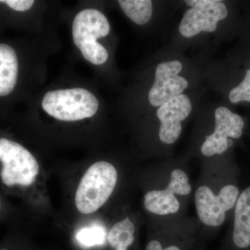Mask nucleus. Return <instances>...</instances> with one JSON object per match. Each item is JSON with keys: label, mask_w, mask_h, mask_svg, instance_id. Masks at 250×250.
I'll return each mask as SVG.
<instances>
[{"label": "nucleus", "mask_w": 250, "mask_h": 250, "mask_svg": "<svg viewBox=\"0 0 250 250\" xmlns=\"http://www.w3.org/2000/svg\"><path fill=\"white\" fill-rule=\"evenodd\" d=\"M39 165L21 143L0 137V187L12 194H22L35 183Z\"/></svg>", "instance_id": "f257e3e1"}, {"label": "nucleus", "mask_w": 250, "mask_h": 250, "mask_svg": "<svg viewBox=\"0 0 250 250\" xmlns=\"http://www.w3.org/2000/svg\"><path fill=\"white\" fill-rule=\"evenodd\" d=\"M118 172L107 161L92 164L83 174L75 194V206L82 214L100 209L108 200L116 187Z\"/></svg>", "instance_id": "f03ea898"}, {"label": "nucleus", "mask_w": 250, "mask_h": 250, "mask_svg": "<svg viewBox=\"0 0 250 250\" xmlns=\"http://www.w3.org/2000/svg\"><path fill=\"white\" fill-rule=\"evenodd\" d=\"M109 32L107 18L98 9L82 10L72 23L74 43L84 59L94 65H102L107 61V50L97 40L107 36Z\"/></svg>", "instance_id": "7ed1b4c3"}, {"label": "nucleus", "mask_w": 250, "mask_h": 250, "mask_svg": "<svg viewBox=\"0 0 250 250\" xmlns=\"http://www.w3.org/2000/svg\"><path fill=\"white\" fill-rule=\"evenodd\" d=\"M41 104L49 116L64 122L91 118L99 108L96 97L82 88L50 90L44 95Z\"/></svg>", "instance_id": "20e7f679"}, {"label": "nucleus", "mask_w": 250, "mask_h": 250, "mask_svg": "<svg viewBox=\"0 0 250 250\" xmlns=\"http://www.w3.org/2000/svg\"><path fill=\"white\" fill-rule=\"evenodd\" d=\"M239 189L233 184H228L215 195L211 189L200 187L195 195V207L200 221L206 225L218 227L223 225L226 213L236 205Z\"/></svg>", "instance_id": "39448f33"}, {"label": "nucleus", "mask_w": 250, "mask_h": 250, "mask_svg": "<svg viewBox=\"0 0 250 250\" xmlns=\"http://www.w3.org/2000/svg\"><path fill=\"white\" fill-rule=\"evenodd\" d=\"M191 6L184 14L179 30L186 38H192L201 31L213 32L218 22L228 15L227 6L217 0H188L185 1Z\"/></svg>", "instance_id": "423d86ee"}, {"label": "nucleus", "mask_w": 250, "mask_h": 250, "mask_svg": "<svg viewBox=\"0 0 250 250\" xmlns=\"http://www.w3.org/2000/svg\"><path fill=\"white\" fill-rule=\"evenodd\" d=\"M188 177L180 169H175L171 174L168 185L164 190H151L145 195L144 205L146 209L157 215L177 213L179 208L178 200L174 194L187 195L192 190Z\"/></svg>", "instance_id": "0eeeda50"}, {"label": "nucleus", "mask_w": 250, "mask_h": 250, "mask_svg": "<svg viewBox=\"0 0 250 250\" xmlns=\"http://www.w3.org/2000/svg\"><path fill=\"white\" fill-rule=\"evenodd\" d=\"M214 132L207 136L201 151L206 156L222 154L228 149V138L238 139L243 135L245 123L241 116L226 107H219L215 112Z\"/></svg>", "instance_id": "6e6552de"}, {"label": "nucleus", "mask_w": 250, "mask_h": 250, "mask_svg": "<svg viewBox=\"0 0 250 250\" xmlns=\"http://www.w3.org/2000/svg\"><path fill=\"white\" fill-rule=\"evenodd\" d=\"M182 64L179 61L161 62L156 67L155 80L149 92V102L154 106H161L180 95L187 88V80L179 76Z\"/></svg>", "instance_id": "1a4fd4ad"}, {"label": "nucleus", "mask_w": 250, "mask_h": 250, "mask_svg": "<svg viewBox=\"0 0 250 250\" xmlns=\"http://www.w3.org/2000/svg\"><path fill=\"white\" fill-rule=\"evenodd\" d=\"M191 102L187 95L180 94L158 108L156 114L161 122L159 138L166 144H172L182 133L181 122L190 114Z\"/></svg>", "instance_id": "9d476101"}, {"label": "nucleus", "mask_w": 250, "mask_h": 250, "mask_svg": "<svg viewBox=\"0 0 250 250\" xmlns=\"http://www.w3.org/2000/svg\"><path fill=\"white\" fill-rule=\"evenodd\" d=\"M231 242L233 250H250V187L240 194L235 205Z\"/></svg>", "instance_id": "9b49d317"}, {"label": "nucleus", "mask_w": 250, "mask_h": 250, "mask_svg": "<svg viewBox=\"0 0 250 250\" xmlns=\"http://www.w3.org/2000/svg\"><path fill=\"white\" fill-rule=\"evenodd\" d=\"M18 61L11 46L0 43V97L12 93L17 83Z\"/></svg>", "instance_id": "f8f14e48"}, {"label": "nucleus", "mask_w": 250, "mask_h": 250, "mask_svg": "<svg viewBox=\"0 0 250 250\" xmlns=\"http://www.w3.org/2000/svg\"><path fill=\"white\" fill-rule=\"evenodd\" d=\"M134 224L126 218L115 224L107 235L110 246L115 250H127L134 243Z\"/></svg>", "instance_id": "ddd939ff"}, {"label": "nucleus", "mask_w": 250, "mask_h": 250, "mask_svg": "<svg viewBox=\"0 0 250 250\" xmlns=\"http://www.w3.org/2000/svg\"><path fill=\"white\" fill-rule=\"evenodd\" d=\"M125 15L139 25L147 24L152 16L150 0H119L118 1Z\"/></svg>", "instance_id": "4468645a"}, {"label": "nucleus", "mask_w": 250, "mask_h": 250, "mask_svg": "<svg viewBox=\"0 0 250 250\" xmlns=\"http://www.w3.org/2000/svg\"><path fill=\"white\" fill-rule=\"evenodd\" d=\"M106 235L104 229L95 225L81 229L77 233L76 239L81 246L90 248L103 245L106 241Z\"/></svg>", "instance_id": "2eb2a0df"}, {"label": "nucleus", "mask_w": 250, "mask_h": 250, "mask_svg": "<svg viewBox=\"0 0 250 250\" xmlns=\"http://www.w3.org/2000/svg\"><path fill=\"white\" fill-rule=\"evenodd\" d=\"M229 98L233 104L242 101L250 102V69L247 72L244 80L231 90Z\"/></svg>", "instance_id": "dca6fc26"}, {"label": "nucleus", "mask_w": 250, "mask_h": 250, "mask_svg": "<svg viewBox=\"0 0 250 250\" xmlns=\"http://www.w3.org/2000/svg\"><path fill=\"white\" fill-rule=\"evenodd\" d=\"M1 4L7 5L9 8L16 11L23 12L27 11L32 7L34 1L32 0H4L0 1Z\"/></svg>", "instance_id": "f3484780"}, {"label": "nucleus", "mask_w": 250, "mask_h": 250, "mask_svg": "<svg viewBox=\"0 0 250 250\" xmlns=\"http://www.w3.org/2000/svg\"><path fill=\"white\" fill-rule=\"evenodd\" d=\"M146 250H182L178 246L171 245V246L164 247L157 240H152L147 243Z\"/></svg>", "instance_id": "a211bd4d"}, {"label": "nucleus", "mask_w": 250, "mask_h": 250, "mask_svg": "<svg viewBox=\"0 0 250 250\" xmlns=\"http://www.w3.org/2000/svg\"><path fill=\"white\" fill-rule=\"evenodd\" d=\"M6 211V204L4 203L2 197L0 195V218L2 216L3 212Z\"/></svg>", "instance_id": "6ab92c4d"}]
</instances>
